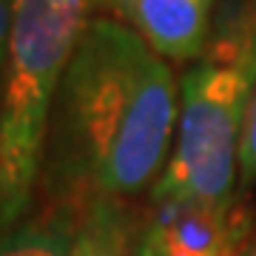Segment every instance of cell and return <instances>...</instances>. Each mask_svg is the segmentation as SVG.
Returning <instances> with one entry per match:
<instances>
[{"instance_id":"obj_1","label":"cell","mask_w":256,"mask_h":256,"mask_svg":"<svg viewBox=\"0 0 256 256\" xmlns=\"http://www.w3.org/2000/svg\"><path fill=\"white\" fill-rule=\"evenodd\" d=\"M180 82L126 23L92 14L48 120L40 180L48 200L88 205L154 185L168 165Z\"/></svg>"},{"instance_id":"obj_5","label":"cell","mask_w":256,"mask_h":256,"mask_svg":"<svg viewBox=\"0 0 256 256\" xmlns=\"http://www.w3.org/2000/svg\"><path fill=\"white\" fill-rule=\"evenodd\" d=\"M80 205L48 200L23 220L0 228V256H68L80 225Z\"/></svg>"},{"instance_id":"obj_2","label":"cell","mask_w":256,"mask_h":256,"mask_svg":"<svg viewBox=\"0 0 256 256\" xmlns=\"http://www.w3.org/2000/svg\"><path fill=\"white\" fill-rule=\"evenodd\" d=\"M92 9L94 0H12L0 92V228L32 210L57 88Z\"/></svg>"},{"instance_id":"obj_8","label":"cell","mask_w":256,"mask_h":256,"mask_svg":"<svg viewBox=\"0 0 256 256\" xmlns=\"http://www.w3.org/2000/svg\"><path fill=\"white\" fill-rule=\"evenodd\" d=\"M131 256H168V239H165V225L162 222L154 220L142 234H140Z\"/></svg>"},{"instance_id":"obj_6","label":"cell","mask_w":256,"mask_h":256,"mask_svg":"<svg viewBox=\"0 0 256 256\" xmlns=\"http://www.w3.org/2000/svg\"><path fill=\"white\" fill-rule=\"evenodd\" d=\"M134 230V220L120 200H94L82 205L68 256H131L137 245Z\"/></svg>"},{"instance_id":"obj_4","label":"cell","mask_w":256,"mask_h":256,"mask_svg":"<svg viewBox=\"0 0 256 256\" xmlns=\"http://www.w3.org/2000/svg\"><path fill=\"white\" fill-rule=\"evenodd\" d=\"M216 0H94L168 63H196L210 46Z\"/></svg>"},{"instance_id":"obj_7","label":"cell","mask_w":256,"mask_h":256,"mask_svg":"<svg viewBox=\"0 0 256 256\" xmlns=\"http://www.w3.org/2000/svg\"><path fill=\"white\" fill-rule=\"evenodd\" d=\"M239 182L242 185L256 182V92L250 97L242 140H239Z\"/></svg>"},{"instance_id":"obj_9","label":"cell","mask_w":256,"mask_h":256,"mask_svg":"<svg viewBox=\"0 0 256 256\" xmlns=\"http://www.w3.org/2000/svg\"><path fill=\"white\" fill-rule=\"evenodd\" d=\"M9 20L12 0H0V92H3V72H6V48H9Z\"/></svg>"},{"instance_id":"obj_3","label":"cell","mask_w":256,"mask_h":256,"mask_svg":"<svg viewBox=\"0 0 256 256\" xmlns=\"http://www.w3.org/2000/svg\"><path fill=\"white\" fill-rule=\"evenodd\" d=\"M256 92V14L180 77V117L154 202L230 208L239 182V140Z\"/></svg>"},{"instance_id":"obj_10","label":"cell","mask_w":256,"mask_h":256,"mask_svg":"<svg viewBox=\"0 0 256 256\" xmlns=\"http://www.w3.org/2000/svg\"><path fill=\"white\" fill-rule=\"evenodd\" d=\"M225 256H256V239H239L230 245V250Z\"/></svg>"}]
</instances>
